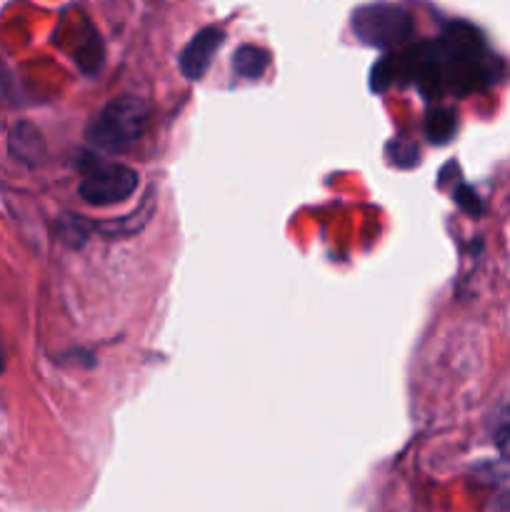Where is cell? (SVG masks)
Here are the masks:
<instances>
[{"label":"cell","instance_id":"cell-1","mask_svg":"<svg viewBox=\"0 0 510 512\" xmlns=\"http://www.w3.org/2000/svg\"><path fill=\"white\" fill-rule=\"evenodd\" d=\"M145 123H148V105L135 95H120L110 100L90 123L88 140L95 148L118 153L143 135Z\"/></svg>","mask_w":510,"mask_h":512},{"label":"cell","instance_id":"cell-2","mask_svg":"<svg viewBox=\"0 0 510 512\" xmlns=\"http://www.w3.org/2000/svg\"><path fill=\"white\" fill-rule=\"evenodd\" d=\"M353 33L370 48H395L413 35V18L400 5H363L353 13Z\"/></svg>","mask_w":510,"mask_h":512},{"label":"cell","instance_id":"cell-3","mask_svg":"<svg viewBox=\"0 0 510 512\" xmlns=\"http://www.w3.org/2000/svg\"><path fill=\"white\" fill-rule=\"evenodd\" d=\"M138 188V173L120 163H95L85 170L80 183V198L90 205H115Z\"/></svg>","mask_w":510,"mask_h":512},{"label":"cell","instance_id":"cell-4","mask_svg":"<svg viewBox=\"0 0 510 512\" xmlns=\"http://www.w3.org/2000/svg\"><path fill=\"white\" fill-rule=\"evenodd\" d=\"M225 33L215 25L203 28L200 33H195L190 38V43L185 45L183 53H180V70L188 80H200L210 68V60L218 53V48L223 45Z\"/></svg>","mask_w":510,"mask_h":512},{"label":"cell","instance_id":"cell-5","mask_svg":"<svg viewBox=\"0 0 510 512\" xmlns=\"http://www.w3.org/2000/svg\"><path fill=\"white\" fill-rule=\"evenodd\" d=\"M270 63V55L268 50L258 48V45H240L235 50V58H233V70L240 75V78H248V80H258L260 75L265 73Z\"/></svg>","mask_w":510,"mask_h":512},{"label":"cell","instance_id":"cell-6","mask_svg":"<svg viewBox=\"0 0 510 512\" xmlns=\"http://www.w3.org/2000/svg\"><path fill=\"white\" fill-rule=\"evenodd\" d=\"M425 130H428V138L433 140V143H448V140L453 138L455 130H458V120H455L453 110L438 108L428 115Z\"/></svg>","mask_w":510,"mask_h":512},{"label":"cell","instance_id":"cell-7","mask_svg":"<svg viewBox=\"0 0 510 512\" xmlns=\"http://www.w3.org/2000/svg\"><path fill=\"white\" fill-rule=\"evenodd\" d=\"M455 198H458V203L463 205V208L468 210V213H480L478 198H475V195L470 193L468 188H460V190H458V195H455Z\"/></svg>","mask_w":510,"mask_h":512},{"label":"cell","instance_id":"cell-8","mask_svg":"<svg viewBox=\"0 0 510 512\" xmlns=\"http://www.w3.org/2000/svg\"><path fill=\"white\" fill-rule=\"evenodd\" d=\"M498 450H500V455H503V458L510 463V428L500 430L498 433Z\"/></svg>","mask_w":510,"mask_h":512},{"label":"cell","instance_id":"cell-9","mask_svg":"<svg viewBox=\"0 0 510 512\" xmlns=\"http://www.w3.org/2000/svg\"><path fill=\"white\" fill-rule=\"evenodd\" d=\"M0 368H3V348H0Z\"/></svg>","mask_w":510,"mask_h":512}]
</instances>
